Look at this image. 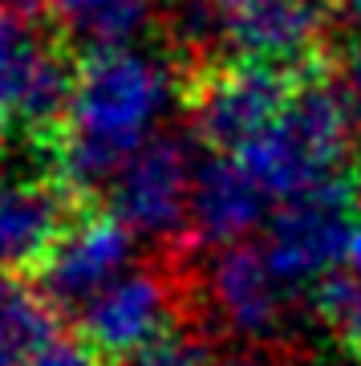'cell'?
<instances>
[{
  "label": "cell",
  "mask_w": 361,
  "mask_h": 366,
  "mask_svg": "<svg viewBox=\"0 0 361 366\" xmlns=\"http://www.w3.org/2000/svg\"><path fill=\"white\" fill-rule=\"evenodd\" d=\"M228 366H276V362H260V358H240V362H228Z\"/></svg>",
  "instance_id": "20"
},
{
  "label": "cell",
  "mask_w": 361,
  "mask_h": 366,
  "mask_svg": "<svg viewBox=\"0 0 361 366\" xmlns=\"http://www.w3.org/2000/svg\"><path fill=\"white\" fill-rule=\"evenodd\" d=\"M361 220V183L349 175L284 199L268 216V264L288 289L317 285L349 257V240Z\"/></svg>",
  "instance_id": "4"
},
{
  "label": "cell",
  "mask_w": 361,
  "mask_h": 366,
  "mask_svg": "<svg viewBox=\"0 0 361 366\" xmlns=\"http://www.w3.org/2000/svg\"><path fill=\"white\" fill-rule=\"evenodd\" d=\"M45 41L49 37L29 25L25 9L16 0H0V134L21 122L29 69H33Z\"/></svg>",
  "instance_id": "13"
},
{
  "label": "cell",
  "mask_w": 361,
  "mask_h": 366,
  "mask_svg": "<svg viewBox=\"0 0 361 366\" xmlns=\"http://www.w3.org/2000/svg\"><path fill=\"white\" fill-rule=\"evenodd\" d=\"M207 301L223 330L244 342H268L280 334L288 314V285L268 264L264 244H232L211 257Z\"/></svg>",
  "instance_id": "9"
},
{
  "label": "cell",
  "mask_w": 361,
  "mask_h": 366,
  "mask_svg": "<svg viewBox=\"0 0 361 366\" xmlns=\"http://www.w3.org/2000/svg\"><path fill=\"white\" fill-rule=\"evenodd\" d=\"M183 81L158 57L134 49H102L78 66L73 102L61 134L53 139L57 183L69 192L110 187L122 163L146 139H155V122L171 106Z\"/></svg>",
  "instance_id": "1"
},
{
  "label": "cell",
  "mask_w": 361,
  "mask_h": 366,
  "mask_svg": "<svg viewBox=\"0 0 361 366\" xmlns=\"http://www.w3.org/2000/svg\"><path fill=\"white\" fill-rule=\"evenodd\" d=\"M337 90L345 102L349 118L361 127V37L341 53V66H337Z\"/></svg>",
  "instance_id": "17"
},
{
  "label": "cell",
  "mask_w": 361,
  "mask_h": 366,
  "mask_svg": "<svg viewBox=\"0 0 361 366\" xmlns=\"http://www.w3.org/2000/svg\"><path fill=\"white\" fill-rule=\"evenodd\" d=\"M272 196L260 187V179L244 167L240 155L211 151L195 167V187H191V240L203 249H232L244 244L260 224L268 220Z\"/></svg>",
  "instance_id": "10"
},
{
  "label": "cell",
  "mask_w": 361,
  "mask_h": 366,
  "mask_svg": "<svg viewBox=\"0 0 361 366\" xmlns=\"http://www.w3.org/2000/svg\"><path fill=\"white\" fill-rule=\"evenodd\" d=\"M329 13H333V21L349 25L361 37V0H329Z\"/></svg>",
  "instance_id": "18"
},
{
  "label": "cell",
  "mask_w": 361,
  "mask_h": 366,
  "mask_svg": "<svg viewBox=\"0 0 361 366\" xmlns=\"http://www.w3.org/2000/svg\"><path fill=\"white\" fill-rule=\"evenodd\" d=\"M65 183L45 179H0V273L41 261L61 236Z\"/></svg>",
  "instance_id": "11"
},
{
  "label": "cell",
  "mask_w": 361,
  "mask_h": 366,
  "mask_svg": "<svg viewBox=\"0 0 361 366\" xmlns=\"http://www.w3.org/2000/svg\"><path fill=\"white\" fill-rule=\"evenodd\" d=\"M21 366H98V354L81 334H69V330H57L53 338H45L37 350H29V358Z\"/></svg>",
  "instance_id": "16"
},
{
  "label": "cell",
  "mask_w": 361,
  "mask_h": 366,
  "mask_svg": "<svg viewBox=\"0 0 361 366\" xmlns=\"http://www.w3.org/2000/svg\"><path fill=\"white\" fill-rule=\"evenodd\" d=\"M357 122L349 118L341 90L321 69L300 74L293 98L272 118L268 131H260L244 151V167L260 179L272 199H293L321 183L337 179V167L349 155V131Z\"/></svg>",
  "instance_id": "2"
},
{
  "label": "cell",
  "mask_w": 361,
  "mask_h": 366,
  "mask_svg": "<svg viewBox=\"0 0 361 366\" xmlns=\"http://www.w3.org/2000/svg\"><path fill=\"white\" fill-rule=\"evenodd\" d=\"M329 16V0H211L215 49L288 74H312L321 66L317 49Z\"/></svg>",
  "instance_id": "5"
},
{
  "label": "cell",
  "mask_w": 361,
  "mask_h": 366,
  "mask_svg": "<svg viewBox=\"0 0 361 366\" xmlns=\"http://www.w3.org/2000/svg\"><path fill=\"white\" fill-rule=\"evenodd\" d=\"M300 74L264 61H207L183 78V98L191 106V127L211 151H244L293 98Z\"/></svg>",
  "instance_id": "3"
},
{
  "label": "cell",
  "mask_w": 361,
  "mask_h": 366,
  "mask_svg": "<svg viewBox=\"0 0 361 366\" xmlns=\"http://www.w3.org/2000/svg\"><path fill=\"white\" fill-rule=\"evenodd\" d=\"M312 310L337 346L361 362V277L357 273H329L312 285Z\"/></svg>",
  "instance_id": "14"
},
{
  "label": "cell",
  "mask_w": 361,
  "mask_h": 366,
  "mask_svg": "<svg viewBox=\"0 0 361 366\" xmlns=\"http://www.w3.org/2000/svg\"><path fill=\"white\" fill-rule=\"evenodd\" d=\"M179 310V281L163 269H126L102 293H93L78 310L81 338L98 358H130L146 342L167 334Z\"/></svg>",
  "instance_id": "7"
},
{
  "label": "cell",
  "mask_w": 361,
  "mask_h": 366,
  "mask_svg": "<svg viewBox=\"0 0 361 366\" xmlns=\"http://www.w3.org/2000/svg\"><path fill=\"white\" fill-rule=\"evenodd\" d=\"M118 366H215L211 362V342L187 326H171L142 350L122 358Z\"/></svg>",
  "instance_id": "15"
},
{
  "label": "cell",
  "mask_w": 361,
  "mask_h": 366,
  "mask_svg": "<svg viewBox=\"0 0 361 366\" xmlns=\"http://www.w3.org/2000/svg\"><path fill=\"white\" fill-rule=\"evenodd\" d=\"M195 163L191 147L175 134H155L110 179V212L134 236L167 240L187 228Z\"/></svg>",
  "instance_id": "6"
},
{
  "label": "cell",
  "mask_w": 361,
  "mask_h": 366,
  "mask_svg": "<svg viewBox=\"0 0 361 366\" xmlns=\"http://www.w3.org/2000/svg\"><path fill=\"white\" fill-rule=\"evenodd\" d=\"M345 264H349V273H357V277H361V220H357V228H353V240H349Z\"/></svg>",
  "instance_id": "19"
},
{
  "label": "cell",
  "mask_w": 361,
  "mask_h": 366,
  "mask_svg": "<svg viewBox=\"0 0 361 366\" xmlns=\"http://www.w3.org/2000/svg\"><path fill=\"white\" fill-rule=\"evenodd\" d=\"M357 183H361V163H357Z\"/></svg>",
  "instance_id": "21"
},
{
  "label": "cell",
  "mask_w": 361,
  "mask_h": 366,
  "mask_svg": "<svg viewBox=\"0 0 361 366\" xmlns=\"http://www.w3.org/2000/svg\"><path fill=\"white\" fill-rule=\"evenodd\" d=\"M49 9L65 45L102 53L126 49L155 21L158 0H49Z\"/></svg>",
  "instance_id": "12"
},
{
  "label": "cell",
  "mask_w": 361,
  "mask_h": 366,
  "mask_svg": "<svg viewBox=\"0 0 361 366\" xmlns=\"http://www.w3.org/2000/svg\"><path fill=\"white\" fill-rule=\"evenodd\" d=\"M134 240L126 224L114 212H93L81 220H69L49 252L37 261V285L53 305H86L93 293H102L110 281L130 269Z\"/></svg>",
  "instance_id": "8"
}]
</instances>
